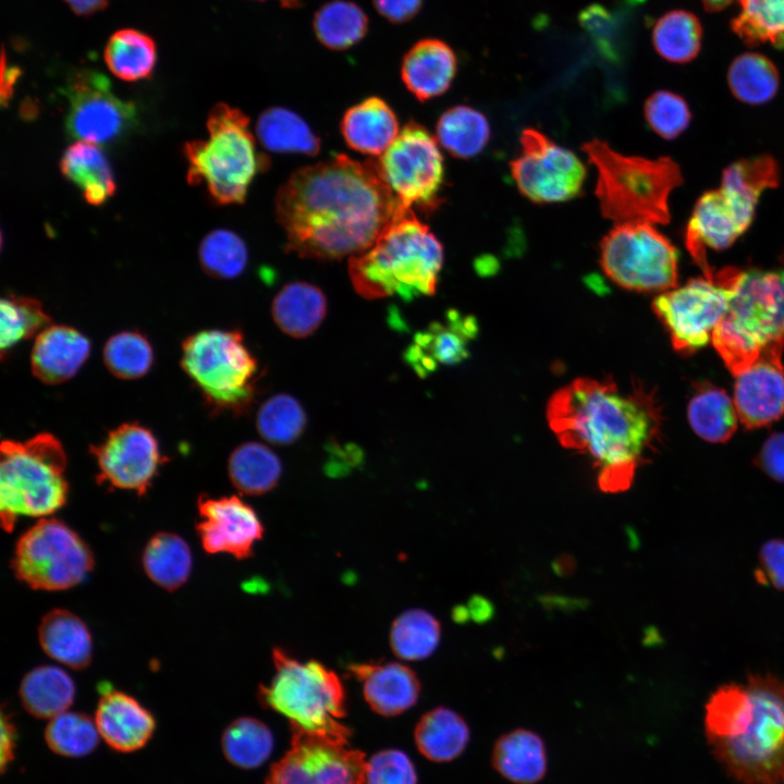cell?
Returning a JSON list of instances; mask_svg holds the SVG:
<instances>
[{
	"instance_id": "obj_47",
	"label": "cell",
	"mask_w": 784,
	"mask_h": 784,
	"mask_svg": "<svg viewBox=\"0 0 784 784\" xmlns=\"http://www.w3.org/2000/svg\"><path fill=\"white\" fill-rule=\"evenodd\" d=\"M99 738L95 720L82 712L64 711L50 719L45 728V740L50 750L66 758L89 755Z\"/></svg>"
},
{
	"instance_id": "obj_1",
	"label": "cell",
	"mask_w": 784,
	"mask_h": 784,
	"mask_svg": "<svg viewBox=\"0 0 784 784\" xmlns=\"http://www.w3.org/2000/svg\"><path fill=\"white\" fill-rule=\"evenodd\" d=\"M404 210L373 161L344 155L297 170L275 197L286 249L327 261L364 253Z\"/></svg>"
},
{
	"instance_id": "obj_28",
	"label": "cell",
	"mask_w": 784,
	"mask_h": 784,
	"mask_svg": "<svg viewBox=\"0 0 784 784\" xmlns=\"http://www.w3.org/2000/svg\"><path fill=\"white\" fill-rule=\"evenodd\" d=\"M780 183L776 161L770 156L738 160L724 169L721 186L724 197L742 222L749 228L761 194Z\"/></svg>"
},
{
	"instance_id": "obj_55",
	"label": "cell",
	"mask_w": 784,
	"mask_h": 784,
	"mask_svg": "<svg viewBox=\"0 0 784 784\" xmlns=\"http://www.w3.org/2000/svg\"><path fill=\"white\" fill-rule=\"evenodd\" d=\"M757 579L784 591V539L765 541L759 551Z\"/></svg>"
},
{
	"instance_id": "obj_25",
	"label": "cell",
	"mask_w": 784,
	"mask_h": 784,
	"mask_svg": "<svg viewBox=\"0 0 784 784\" xmlns=\"http://www.w3.org/2000/svg\"><path fill=\"white\" fill-rule=\"evenodd\" d=\"M351 672L363 683L365 700L378 714H401L413 707L419 697V679L405 664L360 663L351 665Z\"/></svg>"
},
{
	"instance_id": "obj_34",
	"label": "cell",
	"mask_w": 784,
	"mask_h": 784,
	"mask_svg": "<svg viewBox=\"0 0 784 784\" xmlns=\"http://www.w3.org/2000/svg\"><path fill=\"white\" fill-rule=\"evenodd\" d=\"M103 60L115 77L125 82H138L151 76L157 65L158 49L147 33L123 27L107 39Z\"/></svg>"
},
{
	"instance_id": "obj_30",
	"label": "cell",
	"mask_w": 784,
	"mask_h": 784,
	"mask_svg": "<svg viewBox=\"0 0 784 784\" xmlns=\"http://www.w3.org/2000/svg\"><path fill=\"white\" fill-rule=\"evenodd\" d=\"M327 314V298L316 285L295 281L285 284L272 301L271 315L285 334L303 339L313 334Z\"/></svg>"
},
{
	"instance_id": "obj_63",
	"label": "cell",
	"mask_w": 784,
	"mask_h": 784,
	"mask_svg": "<svg viewBox=\"0 0 784 784\" xmlns=\"http://www.w3.org/2000/svg\"><path fill=\"white\" fill-rule=\"evenodd\" d=\"M280 2L287 8H295L299 4V0H280Z\"/></svg>"
},
{
	"instance_id": "obj_49",
	"label": "cell",
	"mask_w": 784,
	"mask_h": 784,
	"mask_svg": "<svg viewBox=\"0 0 784 784\" xmlns=\"http://www.w3.org/2000/svg\"><path fill=\"white\" fill-rule=\"evenodd\" d=\"M0 348L4 353L23 340L38 335L51 324V317L35 298L8 296L0 304Z\"/></svg>"
},
{
	"instance_id": "obj_43",
	"label": "cell",
	"mask_w": 784,
	"mask_h": 784,
	"mask_svg": "<svg viewBox=\"0 0 784 784\" xmlns=\"http://www.w3.org/2000/svg\"><path fill=\"white\" fill-rule=\"evenodd\" d=\"M702 27L698 17L686 10H672L660 16L652 29L654 50L673 63L693 61L701 49Z\"/></svg>"
},
{
	"instance_id": "obj_42",
	"label": "cell",
	"mask_w": 784,
	"mask_h": 784,
	"mask_svg": "<svg viewBox=\"0 0 784 784\" xmlns=\"http://www.w3.org/2000/svg\"><path fill=\"white\" fill-rule=\"evenodd\" d=\"M732 32L747 46L784 49V0H738Z\"/></svg>"
},
{
	"instance_id": "obj_24",
	"label": "cell",
	"mask_w": 784,
	"mask_h": 784,
	"mask_svg": "<svg viewBox=\"0 0 784 784\" xmlns=\"http://www.w3.org/2000/svg\"><path fill=\"white\" fill-rule=\"evenodd\" d=\"M90 348V341L78 330L50 324L36 335L30 353L32 371L44 383L65 382L85 364Z\"/></svg>"
},
{
	"instance_id": "obj_3",
	"label": "cell",
	"mask_w": 784,
	"mask_h": 784,
	"mask_svg": "<svg viewBox=\"0 0 784 784\" xmlns=\"http://www.w3.org/2000/svg\"><path fill=\"white\" fill-rule=\"evenodd\" d=\"M708 743L744 784L784 783V679L750 674L718 687L706 705Z\"/></svg>"
},
{
	"instance_id": "obj_18",
	"label": "cell",
	"mask_w": 784,
	"mask_h": 784,
	"mask_svg": "<svg viewBox=\"0 0 784 784\" xmlns=\"http://www.w3.org/2000/svg\"><path fill=\"white\" fill-rule=\"evenodd\" d=\"M99 469V480L144 494L162 463L154 433L135 422L123 424L90 450Z\"/></svg>"
},
{
	"instance_id": "obj_53",
	"label": "cell",
	"mask_w": 784,
	"mask_h": 784,
	"mask_svg": "<svg viewBox=\"0 0 784 784\" xmlns=\"http://www.w3.org/2000/svg\"><path fill=\"white\" fill-rule=\"evenodd\" d=\"M365 784H417V774L406 754L388 749L367 761Z\"/></svg>"
},
{
	"instance_id": "obj_20",
	"label": "cell",
	"mask_w": 784,
	"mask_h": 784,
	"mask_svg": "<svg viewBox=\"0 0 784 784\" xmlns=\"http://www.w3.org/2000/svg\"><path fill=\"white\" fill-rule=\"evenodd\" d=\"M783 351L784 346L770 348L736 376L734 404L747 429L770 425L784 415Z\"/></svg>"
},
{
	"instance_id": "obj_6",
	"label": "cell",
	"mask_w": 784,
	"mask_h": 784,
	"mask_svg": "<svg viewBox=\"0 0 784 784\" xmlns=\"http://www.w3.org/2000/svg\"><path fill=\"white\" fill-rule=\"evenodd\" d=\"M711 342L735 377L784 346V268L742 270Z\"/></svg>"
},
{
	"instance_id": "obj_16",
	"label": "cell",
	"mask_w": 784,
	"mask_h": 784,
	"mask_svg": "<svg viewBox=\"0 0 784 784\" xmlns=\"http://www.w3.org/2000/svg\"><path fill=\"white\" fill-rule=\"evenodd\" d=\"M366 767L365 755L348 743L294 730L266 784H364Z\"/></svg>"
},
{
	"instance_id": "obj_57",
	"label": "cell",
	"mask_w": 784,
	"mask_h": 784,
	"mask_svg": "<svg viewBox=\"0 0 784 784\" xmlns=\"http://www.w3.org/2000/svg\"><path fill=\"white\" fill-rule=\"evenodd\" d=\"M424 0H372L378 13L391 23L401 24L415 17Z\"/></svg>"
},
{
	"instance_id": "obj_50",
	"label": "cell",
	"mask_w": 784,
	"mask_h": 784,
	"mask_svg": "<svg viewBox=\"0 0 784 784\" xmlns=\"http://www.w3.org/2000/svg\"><path fill=\"white\" fill-rule=\"evenodd\" d=\"M199 261L201 268L212 278L234 279L247 265V246L235 232L217 229L203 238Z\"/></svg>"
},
{
	"instance_id": "obj_9",
	"label": "cell",
	"mask_w": 784,
	"mask_h": 784,
	"mask_svg": "<svg viewBox=\"0 0 784 784\" xmlns=\"http://www.w3.org/2000/svg\"><path fill=\"white\" fill-rule=\"evenodd\" d=\"M275 673L259 689L261 700L289 719L293 730L348 743L345 693L339 676L318 661L302 662L280 648L272 651Z\"/></svg>"
},
{
	"instance_id": "obj_54",
	"label": "cell",
	"mask_w": 784,
	"mask_h": 784,
	"mask_svg": "<svg viewBox=\"0 0 784 784\" xmlns=\"http://www.w3.org/2000/svg\"><path fill=\"white\" fill-rule=\"evenodd\" d=\"M578 21L601 52L608 57L616 56L620 25L609 9L591 4L581 10Z\"/></svg>"
},
{
	"instance_id": "obj_38",
	"label": "cell",
	"mask_w": 784,
	"mask_h": 784,
	"mask_svg": "<svg viewBox=\"0 0 784 784\" xmlns=\"http://www.w3.org/2000/svg\"><path fill=\"white\" fill-rule=\"evenodd\" d=\"M414 736L418 750L427 759L446 762L463 752L469 740V730L456 712L439 707L421 716Z\"/></svg>"
},
{
	"instance_id": "obj_33",
	"label": "cell",
	"mask_w": 784,
	"mask_h": 784,
	"mask_svg": "<svg viewBox=\"0 0 784 784\" xmlns=\"http://www.w3.org/2000/svg\"><path fill=\"white\" fill-rule=\"evenodd\" d=\"M19 695L23 708L38 719H52L68 711L75 698L72 677L56 665H39L21 681Z\"/></svg>"
},
{
	"instance_id": "obj_46",
	"label": "cell",
	"mask_w": 784,
	"mask_h": 784,
	"mask_svg": "<svg viewBox=\"0 0 784 784\" xmlns=\"http://www.w3.org/2000/svg\"><path fill=\"white\" fill-rule=\"evenodd\" d=\"M440 635V624L432 614L412 609L393 622L390 644L396 657L407 661L422 660L434 652Z\"/></svg>"
},
{
	"instance_id": "obj_27",
	"label": "cell",
	"mask_w": 784,
	"mask_h": 784,
	"mask_svg": "<svg viewBox=\"0 0 784 784\" xmlns=\"http://www.w3.org/2000/svg\"><path fill=\"white\" fill-rule=\"evenodd\" d=\"M341 133L354 150L382 155L400 133L399 121L390 106L379 97H369L351 107L341 121Z\"/></svg>"
},
{
	"instance_id": "obj_41",
	"label": "cell",
	"mask_w": 784,
	"mask_h": 784,
	"mask_svg": "<svg viewBox=\"0 0 784 784\" xmlns=\"http://www.w3.org/2000/svg\"><path fill=\"white\" fill-rule=\"evenodd\" d=\"M438 143L452 156L473 158L488 144L490 125L487 118L468 106L448 109L437 123Z\"/></svg>"
},
{
	"instance_id": "obj_35",
	"label": "cell",
	"mask_w": 784,
	"mask_h": 784,
	"mask_svg": "<svg viewBox=\"0 0 784 784\" xmlns=\"http://www.w3.org/2000/svg\"><path fill=\"white\" fill-rule=\"evenodd\" d=\"M687 417L691 429L701 439L722 443L737 428L738 415L727 393L710 382H700L688 402Z\"/></svg>"
},
{
	"instance_id": "obj_56",
	"label": "cell",
	"mask_w": 784,
	"mask_h": 784,
	"mask_svg": "<svg viewBox=\"0 0 784 784\" xmlns=\"http://www.w3.org/2000/svg\"><path fill=\"white\" fill-rule=\"evenodd\" d=\"M756 464L773 480L784 482V432H775L764 441Z\"/></svg>"
},
{
	"instance_id": "obj_23",
	"label": "cell",
	"mask_w": 784,
	"mask_h": 784,
	"mask_svg": "<svg viewBox=\"0 0 784 784\" xmlns=\"http://www.w3.org/2000/svg\"><path fill=\"white\" fill-rule=\"evenodd\" d=\"M100 737L113 749L132 752L151 738L156 721L134 697L115 689H102L95 714Z\"/></svg>"
},
{
	"instance_id": "obj_26",
	"label": "cell",
	"mask_w": 784,
	"mask_h": 784,
	"mask_svg": "<svg viewBox=\"0 0 784 784\" xmlns=\"http://www.w3.org/2000/svg\"><path fill=\"white\" fill-rule=\"evenodd\" d=\"M457 72V57L443 40L425 38L403 57L401 76L418 100L426 101L444 94Z\"/></svg>"
},
{
	"instance_id": "obj_39",
	"label": "cell",
	"mask_w": 784,
	"mask_h": 784,
	"mask_svg": "<svg viewBox=\"0 0 784 784\" xmlns=\"http://www.w3.org/2000/svg\"><path fill=\"white\" fill-rule=\"evenodd\" d=\"M228 473L233 486L244 494L260 495L272 490L282 474V464L267 445L245 442L231 453Z\"/></svg>"
},
{
	"instance_id": "obj_59",
	"label": "cell",
	"mask_w": 784,
	"mask_h": 784,
	"mask_svg": "<svg viewBox=\"0 0 784 784\" xmlns=\"http://www.w3.org/2000/svg\"><path fill=\"white\" fill-rule=\"evenodd\" d=\"M21 71L13 65L8 64L4 50L2 51L1 68V101L4 105L13 94V88L17 82Z\"/></svg>"
},
{
	"instance_id": "obj_37",
	"label": "cell",
	"mask_w": 784,
	"mask_h": 784,
	"mask_svg": "<svg viewBox=\"0 0 784 784\" xmlns=\"http://www.w3.org/2000/svg\"><path fill=\"white\" fill-rule=\"evenodd\" d=\"M256 135L268 150L281 154L316 156L320 139L296 112L283 107H270L256 122Z\"/></svg>"
},
{
	"instance_id": "obj_36",
	"label": "cell",
	"mask_w": 784,
	"mask_h": 784,
	"mask_svg": "<svg viewBox=\"0 0 784 784\" xmlns=\"http://www.w3.org/2000/svg\"><path fill=\"white\" fill-rule=\"evenodd\" d=\"M142 565L151 581L173 591L187 581L193 567V555L182 537L170 531H159L151 536L144 547Z\"/></svg>"
},
{
	"instance_id": "obj_29",
	"label": "cell",
	"mask_w": 784,
	"mask_h": 784,
	"mask_svg": "<svg viewBox=\"0 0 784 784\" xmlns=\"http://www.w3.org/2000/svg\"><path fill=\"white\" fill-rule=\"evenodd\" d=\"M38 640L52 660L73 670L86 669L93 658V640L87 625L73 612L53 609L38 626Z\"/></svg>"
},
{
	"instance_id": "obj_58",
	"label": "cell",
	"mask_w": 784,
	"mask_h": 784,
	"mask_svg": "<svg viewBox=\"0 0 784 784\" xmlns=\"http://www.w3.org/2000/svg\"><path fill=\"white\" fill-rule=\"evenodd\" d=\"M15 740H16V730L13 724V722L10 719V715L8 713L2 712L1 714V746H0V758H1V769L4 770V768L13 760L14 758V748H15Z\"/></svg>"
},
{
	"instance_id": "obj_48",
	"label": "cell",
	"mask_w": 784,
	"mask_h": 784,
	"mask_svg": "<svg viewBox=\"0 0 784 784\" xmlns=\"http://www.w3.org/2000/svg\"><path fill=\"white\" fill-rule=\"evenodd\" d=\"M306 413L292 395L281 393L268 399L259 408L256 427L259 434L275 445L295 442L306 426Z\"/></svg>"
},
{
	"instance_id": "obj_10",
	"label": "cell",
	"mask_w": 784,
	"mask_h": 784,
	"mask_svg": "<svg viewBox=\"0 0 784 784\" xmlns=\"http://www.w3.org/2000/svg\"><path fill=\"white\" fill-rule=\"evenodd\" d=\"M181 366L218 411L242 413L256 394L258 364L235 330H201L182 344Z\"/></svg>"
},
{
	"instance_id": "obj_32",
	"label": "cell",
	"mask_w": 784,
	"mask_h": 784,
	"mask_svg": "<svg viewBox=\"0 0 784 784\" xmlns=\"http://www.w3.org/2000/svg\"><path fill=\"white\" fill-rule=\"evenodd\" d=\"M492 763L501 775L514 784H535L547 770L543 742L531 731H512L497 740Z\"/></svg>"
},
{
	"instance_id": "obj_44",
	"label": "cell",
	"mask_w": 784,
	"mask_h": 784,
	"mask_svg": "<svg viewBox=\"0 0 784 784\" xmlns=\"http://www.w3.org/2000/svg\"><path fill=\"white\" fill-rule=\"evenodd\" d=\"M728 87L738 100L748 105L770 101L780 87V74L775 64L758 52L737 56L727 71Z\"/></svg>"
},
{
	"instance_id": "obj_4",
	"label": "cell",
	"mask_w": 784,
	"mask_h": 784,
	"mask_svg": "<svg viewBox=\"0 0 784 784\" xmlns=\"http://www.w3.org/2000/svg\"><path fill=\"white\" fill-rule=\"evenodd\" d=\"M443 247L412 209L400 212L364 253L350 257L355 291L367 299L399 296L408 302L436 293Z\"/></svg>"
},
{
	"instance_id": "obj_15",
	"label": "cell",
	"mask_w": 784,
	"mask_h": 784,
	"mask_svg": "<svg viewBox=\"0 0 784 784\" xmlns=\"http://www.w3.org/2000/svg\"><path fill=\"white\" fill-rule=\"evenodd\" d=\"M522 152L511 164L519 192L532 201L558 203L576 197L586 169L571 150L535 128L520 134Z\"/></svg>"
},
{
	"instance_id": "obj_21",
	"label": "cell",
	"mask_w": 784,
	"mask_h": 784,
	"mask_svg": "<svg viewBox=\"0 0 784 784\" xmlns=\"http://www.w3.org/2000/svg\"><path fill=\"white\" fill-rule=\"evenodd\" d=\"M720 188L706 192L696 203L686 226L685 245L708 279L714 277L706 247L728 248L747 230Z\"/></svg>"
},
{
	"instance_id": "obj_19",
	"label": "cell",
	"mask_w": 784,
	"mask_h": 784,
	"mask_svg": "<svg viewBox=\"0 0 784 784\" xmlns=\"http://www.w3.org/2000/svg\"><path fill=\"white\" fill-rule=\"evenodd\" d=\"M196 532L208 553L249 558L264 536V526L252 506L236 495L218 499L199 497Z\"/></svg>"
},
{
	"instance_id": "obj_52",
	"label": "cell",
	"mask_w": 784,
	"mask_h": 784,
	"mask_svg": "<svg viewBox=\"0 0 784 784\" xmlns=\"http://www.w3.org/2000/svg\"><path fill=\"white\" fill-rule=\"evenodd\" d=\"M645 118L658 135L673 139L688 127L691 113L682 96L670 90H658L646 100Z\"/></svg>"
},
{
	"instance_id": "obj_31",
	"label": "cell",
	"mask_w": 784,
	"mask_h": 784,
	"mask_svg": "<svg viewBox=\"0 0 784 784\" xmlns=\"http://www.w3.org/2000/svg\"><path fill=\"white\" fill-rule=\"evenodd\" d=\"M60 169L90 205L103 204L115 192L112 169L97 144L77 140L70 145L62 155Z\"/></svg>"
},
{
	"instance_id": "obj_61",
	"label": "cell",
	"mask_w": 784,
	"mask_h": 784,
	"mask_svg": "<svg viewBox=\"0 0 784 784\" xmlns=\"http://www.w3.org/2000/svg\"><path fill=\"white\" fill-rule=\"evenodd\" d=\"M705 11L719 12L726 9L734 0H700Z\"/></svg>"
},
{
	"instance_id": "obj_7",
	"label": "cell",
	"mask_w": 784,
	"mask_h": 784,
	"mask_svg": "<svg viewBox=\"0 0 784 784\" xmlns=\"http://www.w3.org/2000/svg\"><path fill=\"white\" fill-rule=\"evenodd\" d=\"M208 137L185 144L187 181L205 184L218 204H242L258 171L268 166L257 152L248 118L225 103L213 106L207 120Z\"/></svg>"
},
{
	"instance_id": "obj_17",
	"label": "cell",
	"mask_w": 784,
	"mask_h": 784,
	"mask_svg": "<svg viewBox=\"0 0 784 784\" xmlns=\"http://www.w3.org/2000/svg\"><path fill=\"white\" fill-rule=\"evenodd\" d=\"M64 96L69 102L66 128L77 140L105 144L134 122V105L118 97L109 79L96 70L75 71L64 86Z\"/></svg>"
},
{
	"instance_id": "obj_11",
	"label": "cell",
	"mask_w": 784,
	"mask_h": 784,
	"mask_svg": "<svg viewBox=\"0 0 784 784\" xmlns=\"http://www.w3.org/2000/svg\"><path fill=\"white\" fill-rule=\"evenodd\" d=\"M95 564L84 539L64 522L40 518L15 543L11 567L36 590H66L81 584Z\"/></svg>"
},
{
	"instance_id": "obj_64",
	"label": "cell",
	"mask_w": 784,
	"mask_h": 784,
	"mask_svg": "<svg viewBox=\"0 0 784 784\" xmlns=\"http://www.w3.org/2000/svg\"><path fill=\"white\" fill-rule=\"evenodd\" d=\"M256 1H264V0H256Z\"/></svg>"
},
{
	"instance_id": "obj_13",
	"label": "cell",
	"mask_w": 784,
	"mask_h": 784,
	"mask_svg": "<svg viewBox=\"0 0 784 784\" xmlns=\"http://www.w3.org/2000/svg\"><path fill=\"white\" fill-rule=\"evenodd\" d=\"M740 269L715 271L712 279H689L684 285L662 292L652 309L667 330L674 350L689 354L706 346L724 316Z\"/></svg>"
},
{
	"instance_id": "obj_5",
	"label": "cell",
	"mask_w": 784,
	"mask_h": 784,
	"mask_svg": "<svg viewBox=\"0 0 784 784\" xmlns=\"http://www.w3.org/2000/svg\"><path fill=\"white\" fill-rule=\"evenodd\" d=\"M583 150L597 169L596 196L603 217L616 223L670 221L669 197L683 182L677 163L665 157L625 156L599 139L585 143Z\"/></svg>"
},
{
	"instance_id": "obj_60",
	"label": "cell",
	"mask_w": 784,
	"mask_h": 784,
	"mask_svg": "<svg viewBox=\"0 0 784 784\" xmlns=\"http://www.w3.org/2000/svg\"><path fill=\"white\" fill-rule=\"evenodd\" d=\"M77 16L89 17L107 9L109 0H63Z\"/></svg>"
},
{
	"instance_id": "obj_2",
	"label": "cell",
	"mask_w": 784,
	"mask_h": 784,
	"mask_svg": "<svg viewBox=\"0 0 784 784\" xmlns=\"http://www.w3.org/2000/svg\"><path fill=\"white\" fill-rule=\"evenodd\" d=\"M546 417L560 444L589 457L599 488L627 490L637 467L661 436V409L640 384L629 389L611 378H577L548 401Z\"/></svg>"
},
{
	"instance_id": "obj_14",
	"label": "cell",
	"mask_w": 784,
	"mask_h": 784,
	"mask_svg": "<svg viewBox=\"0 0 784 784\" xmlns=\"http://www.w3.org/2000/svg\"><path fill=\"white\" fill-rule=\"evenodd\" d=\"M438 140L420 124L407 123L390 147L373 160L377 172L405 209H434L444 180Z\"/></svg>"
},
{
	"instance_id": "obj_40",
	"label": "cell",
	"mask_w": 784,
	"mask_h": 784,
	"mask_svg": "<svg viewBox=\"0 0 784 784\" xmlns=\"http://www.w3.org/2000/svg\"><path fill=\"white\" fill-rule=\"evenodd\" d=\"M369 20L364 10L347 0H331L314 15L313 28L318 41L336 51L358 44L368 33Z\"/></svg>"
},
{
	"instance_id": "obj_22",
	"label": "cell",
	"mask_w": 784,
	"mask_h": 784,
	"mask_svg": "<svg viewBox=\"0 0 784 784\" xmlns=\"http://www.w3.org/2000/svg\"><path fill=\"white\" fill-rule=\"evenodd\" d=\"M477 332L474 317L451 310L443 321L432 322L415 335L405 359L417 375L425 377L439 366L456 365L467 358Z\"/></svg>"
},
{
	"instance_id": "obj_12",
	"label": "cell",
	"mask_w": 784,
	"mask_h": 784,
	"mask_svg": "<svg viewBox=\"0 0 784 784\" xmlns=\"http://www.w3.org/2000/svg\"><path fill=\"white\" fill-rule=\"evenodd\" d=\"M600 264L626 290L664 292L677 284V249L649 222L616 223L601 241Z\"/></svg>"
},
{
	"instance_id": "obj_51",
	"label": "cell",
	"mask_w": 784,
	"mask_h": 784,
	"mask_svg": "<svg viewBox=\"0 0 784 784\" xmlns=\"http://www.w3.org/2000/svg\"><path fill=\"white\" fill-rule=\"evenodd\" d=\"M152 362V347L147 338L139 332H118L108 339L103 347V363L107 369L114 377L123 380L142 378L149 371Z\"/></svg>"
},
{
	"instance_id": "obj_62",
	"label": "cell",
	"mask_w": 784,
	"mask_h": 784,
	"mask_svg": "<svg viewBox=\"0 0 784 784\" xmlns=\"http://www.w3.org/2000/svg\"><path fill=\"white\" fill-rule=\"evenodd\" d=\"M573 567V562L569 559L559 560L558 562V571L562 573H567L568 568Z\"/></svg>"
},
{
	"instance_id": "obj_8",
	"label": "cell",
	"mask_w": 784,
	"mask_h": 784,
	"mask_svg": "<svg viewBox=\"0 0 784 784\" xmlns=\"http://www.w3.org/2000/svg\"><path fill=\"white\" fill-rule=\"evenodd\" d=\"M66 455L61 442L41 432L0 446V513L11 531L20 516L47 517L68 500Z\"/></svg>"
},
{
	"instance_id": "obj_45",
	"label": "cell",
	"mask_w": 784,
	"mask_h": 784,
	"mask_svg": "<svg viewBox=\"0 0 784 784\" xmlns=\"http://www.w3.org/2000/svg\"><path fill=\"white\" fill-rule=\"evenodd\" d=\"M228 761L242 769L261 765L271 755L273 736L268 726L254 718H238L228 725L221 738Z\"/></svg>"
}]
</instances>
